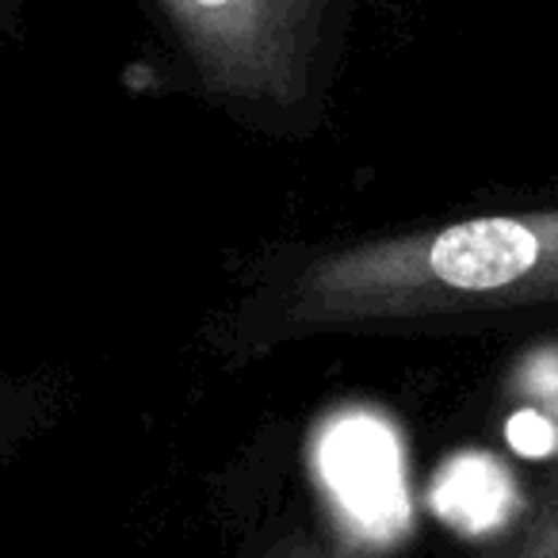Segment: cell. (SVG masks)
Here are the masks:
<instances>
[{
    "mask_svg": "<svg viewBox=\"0 0 558 558\" xmlns=\"http://www.w3.org/2000/svg\"><path fill=\"white\" fill-rule=\"evenodd\" d=\"M558 303V207L456 218L322 253L288 283L299 329L482 318Z\"/></svg>",
    "mask_w": 558,
    "mask_h": 558,
    "instance_id": "6da1fadb",
    "label": "cell"
},
{
    "mask_svg": "<svg viewBox=\"0 0 558 558\" xmlns=\"http://www.w3.org/2000/svg\"><path fill=\"white\" fill-rule=\"evenodd\" d=\"M215 96L295 104L329 0H157Z\"/></svg>",
    "mask_w": 558,
    "mask_h": 558,
    "instance_id": "7a4b0ae2",
    "label": "cell"
},
{
    "mask_svg": "<svg viewBox=\"0 0 558 558\" xmlns=\"http://www.w3.org/2000/svg\"><path fill=\"white\" fill-rule=\"evenodd\" d=\"M489 558H558V463L550 466L527 512Z\"/></svg>",
    "mask_w": 558,
    "mask_h": 558,
    "instance_id": "3957f363",
    "label": "cell"
},
{
    "mask_svg": "<svg viewBox=\"0 0 558 558\" xmlns=\"http://www.w3.org/2000/svg\"><path fill=\"white\" fill-rule=\"evenodd\" d=\"M268 558H367V550L356 539L344 535H288Z\"/></svg>",
    "mask_w": 558,
    "mask_h": 558,
    "instance_id": "277c9868",
    "label": "cell"
}]
</instances>
